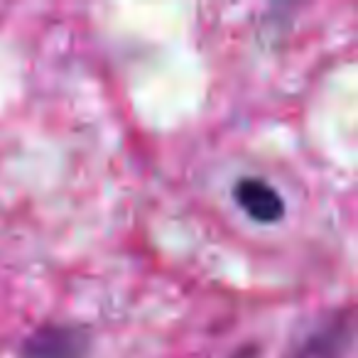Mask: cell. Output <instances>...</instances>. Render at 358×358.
I'll use <instances>...</instances> for the list:
<instances>
[{
  "label": "cell",
  "mask_w": 358,
  "mask_h": 358,
  "mask_svg": "<svg viewBox=\"0 0 358 358\" xmlns=\"http://www.w3.org/2000/svg\"><path fill=\"white\" fill-rule=\"evenodd\" d=\"M91 348V329L69 322H47L22 338L17 358H89Z\"/></svg>",
  "instance_id": "1"
},
{
  "label": "cell",
  "mask_w": 358,
  "mask_h": 358,
  "mask_svg": "<svg viewBox=\"0 0 358 358\" xmlns=\"http://www.w3.org/2000/svg\"><path fill=\"white\" fill-rule=\"evenodd\" d=\"M236 206L260 226H273L285 219V199L265 177L245 174L231 187Z\"/></svg>",
  "instance_id": "2"
},
{
  "label": "cell",
  "mask_w": 358,
  "mask_h": 358,
  "mask_svg": "<svg viewBox=\"0 0 358 358\" xmlns=\"http://www.w3.org/2000/svg\"><path fill=\"white\" fill-rule=\"evenodd\" d=\"M353 327H351V314L341 312L331 317L327 324L312 331L292 353L289 358H343L346 351L351 348Z\"/></svg>",
  "instance_id": "3"
},
{
  "label": "cell",
  "mask_w": 358,
  "mask_h": 358,
  "mask_svg": "<svg viewBox=\"0 0 358 358\" xmlns=\"http://www.w3.org/2000/svg\"><path fill=\"white\" fill-rule=\"evenodd\" d=\"M234 358H258V348L255 346H248V348H243V351H238Z\"/></svg>",
  "instance_id": "4"
}]
</instances>
